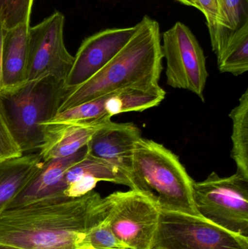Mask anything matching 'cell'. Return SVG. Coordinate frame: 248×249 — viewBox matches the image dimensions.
<instances>
[{
  "label": "cell",
  "instance_id": "17",
  "mask_svg": "<svg viewBox=\"0 0 248 249\" xmlns=\"http://www.w3.org/2000/svg\"><path fill=\"white\" fill-rule=\"evenodd\" d=\"M232 121V149L231 157L237 165V173L248 178V89L239 105L231 111Z\"/></svg>",
  "mask_w": 248,
  "mask_h": 249
},
{
  "label": "cell",
  "instance_id": "28",
  "mask_svg": "<svg viewBox=\"0 0 248 249\" xmlns=\"http://www.w3.org/2000/svg\"><path fill=\"white\" fill-rule=\"evenodd\" d=\"M0 249H22L19 248H16V247H10V246L3 245V244H0Z\"/></svg>",
  "mask_w": 248,
  "mask_h": 249
},
{
  "label": "cell",
  "instance_id": "27",
  "mask_svg": "<svg viewBox=\"0 0 248 249\" xmlns=\"http://www.w3.org/2000/svg\"><path fill=\"white\" fill-rule=\"evenodd\" d=\"M177 1H180L181 3L185 4V5L189 6V7H194L199 10V7H198L196 0H177Z\"/></svg>",
  "mask_w": 248,
  "mask_h": 249
},
{
  "label": "cell",
  "instance_id": "11",
  "mask_svg": "<svg viewBox=\"0 0 248 249\" xmlns=\"http://www.w3.org/2000/svg\"><path fill=\"white\" fill-rule=\"evenodd\" d=\"M141 138V130L135 124L111 121L93 135L86 147L89 155L109 162L128 178L134 147Z\"/></svg>",
  "mask_w": 248,
  "mask_h": 249
},
{
  "label": "cell",
  "instance_id": "2",
  "mask_svg": "<svg viewBox=\"0 0 248 249\" xmlns=\"http://www.w3.org/2000/svg\"><path fill=\"white\" fill-rule=\"evenodd\" d=\"M163 59L160 24L144 16L128 43L103 68L66 90L58 112L128 88L159 84Z\"/></svg>",
  "mask_w": 248,
  "mask_h": 249
},
{
  "label": "cell",
  "instance_id": "20",
  "mask_svg": "<svg viewBox=\"0 0 248 249\" xmlns=\"http://www.w3.org/2000/svg\"><path fill=\"white\" fill-rule=\"evenodd\" d=\"M165 95V91L159 84L133 86L119 90L115 95L118 115L143 112L158 106L164 100Z\"/></svg>",
  "mask_w": 248,
  "mask_h": 249
},
{
  "label": "cell",
  "instance_id": "25",
  "mask_svg": "<svg viewBox=\"0 0 248 249\" xmlns=\"http://www.w3.org/2000/svg\"><path fill=\"white\" fill-rule=\"evenodd\" d=\"M230 31L235 32L248 23V0H227Z\"/></svg>",
  "mask_w": 248,
  "mask_h": 249
},
{
  "label": "cell",
  "instance_id": "18",
  "mask_svg": "<svg viewBox=\"0 0 248 249\" xmlns=\"http://www.w3.org/2000/svg\"><path fill=\"white\" fill-rule=\"evenodd\" d=\"M199 11L206 18L213 51L216 57L221 53L229 38L234 32L230 31V14L227 0H196Z\"/></svg>",
  "mask_w": 248,
  "mask_h": 249
},
{
  "label": "cell",
  "instance_id": "3",
  "mask_svg": "<svg viewBox=\"0 0 248 249\" xmlns=\"http://www.w3.org/2000/svg\"><path fill=\"white\" fill-rule=\"evenodd\" d=\"M128 178L130 189L149 199L160 212L200 216L193 200L195 181L179 157L161 143L142 137L135 143Z\"/></svg>",
  "mask_w": 248,
  "mask_h": 249
},
{
  "label": "cell",
  "instance_id": "16",
  "mask_svg": "<svg viewBox=\"0 0 248 249\" xmlns=\"http://www.w3.org/2000/svg\"><path fill=\"white\" fill-rule=\"evenodd\" d=\"M86 153L85 146L74 155L44 162L42 169L32 182L10 203L27 201L64 191L66 173L72 165L83 159Z\"/></svg>",
  "mask_w": 248,
  "mask_h": 249
},
{
  "label": "cell",
  "instance_id": "9",
  "mask_svg": "<svg viewBox=\"0 0 248 249\" xmlns=\"http://www.w3.org/2000/svg\"><path fill=\"white\" fill-rule=\"evenodd\" d=\"M64 14L55 12L29 28L27 81L51 77L64 82L66 78L74 57L64 42Z\"/></svg>",
  "mask_w": 248,
  "mask_h": 249
},
{
  "label": "cell",
  "instance_id": "24",
  "mask_svg": "<svg viewBox=\"0 0 248 249\" xmlns=\"http://www.w3.org/2000/svg\"><path fill=\"white\" fill-rule=\"evenodd\" d=\"M23 155L0 99V162Z\"/></svg>",
  "mask_w": 248,
  "mask_h": 249
},
{
  "label": "cell",
  "instance_id": "22",
  "mask_svg": "<svg viewBox=\"0 0 248 249\" xmlns=\"http://www.w3.org/2000/svg\"><path fill=\"white\" fill-rule=\"evenodd\" d=\"M33 0H0V21L4 30L30 23Z\"/></svg>",
  "mask_w": 248,
  "mask_h": 249
},
{
  "label": "cell",
  "instance_id": "23",
  "mask_svg": "<svg viewBox=\"0 0 248 249\" xmlns=\"http://www.w3.org/2000/svg\"><path fill=\"white\" fill-rule=\"evenodd\" d=\"M83 246L93 249H128L114 235L106 218L87 232L80 247Z\"/></svg>",
  "mask_w": 248,
  "mask_h": 249
},
{
  "label": "cell",
  "instance_id": "29",
  "mask_svg": "<svg viewBox=\"0 0 248 249\" xmlns=\"http://www.w3.org/2000/svg\"><path fill=\"white\" fill-rule=\"evenodd\" d=\"M77 249H93L90 248V247H84V246H83V247H79V248Z\"/></svg>",
  "mask_w": 248,
  "mask_h": 249
},
{
  "label": "cell",
  "instance_id": "1",
  "mask_svg": "<svg viewBox=\"0 0 248 249\" xmlns=\"http://www.w3.org/2000/svg\"><path fill=\"white\" fill-rule=\"evenodd\" d=\"M108 211L106 197L94 191L80 197L58 192L10 203L0 210V244L22 249H77Z\"/></svg>",
  "mask_w": 248,
  "mask_h": 249
},
{
  "label": "cell",
  "instance_id": "26",
  "mask_svg": "<svg viewBox=\"0 0 248 249\" xmlns=\"http://www.w3.org/2000/svg\"><path fill=\"white\" fill-rule=\"evenodd\" d=\"M4 26L0 21V93L3 90V80H2V50H3V39L4 35Z\"/></svg>",
  "mask_w": 248,
  "mask_h": 249
},
{
  "label": "cell",
  "instance_id": "21",
  "mask_svg": "<svg viewBox=\"0 0 248 249\" xmlns=\"http://www.w3.org/2000/svg\"><path fill=\"white\" fill-rule=\"evenodd\" d=\"M107 97L108 95L95 100L73 107L63 112H58L50 121L45 124H66V123L89 121V120L98 119L105 116H109L106 111V102Z\"/></svg>",
  "mask_w": 248,
  "mask_h": 249
},
{
  "label": "cell",
  "instance_id": "13",
  "mask_svg": "<svg viewBox=\"0 0 248 249\" xmlns=\"http://www.w3.org/2000/svg\"><path fill=\"white\" fill-rule=\"evenodd\" d=\"M99 181H109L131 187L125 174L109 162L86 153L84 158L66 173L64 193L69 197H80L93 191Z\"/></svg>",
  "mask_w": 248,
  "mask_h": 249
},
{
  "label": "cell",
  "instance_id": "15",
  "mask_svg": "<svg viewBox=\"0 0 248 249\" xmlns=\"http://www.w3.org/2000/svg\"><path fill=\"white\" fill-rule=\"evenodd\" d=\"M38 153H29L0 162V210L16 199L42 169Z\"/></svg>",
  "mask_w": 248,
  "mask_h": 249
},
{
  "label": "cell",
  "instance_id": "5",
  "mask_svg": "<svg viewBox=\"0 0 248 249\" xmlns=\"http://www.w3.org/2000/svg\"><path fill=\"white\" fill-rule=\"evenodd\" d=\"M193 200L201 217L248 238V178L237 173L221 177L213 171L203 181H194Z\"/></svg>",
  "mask_w": 248,
  "mask_h": 249
},
{
  "label": "cell",
  "instance_id": "6",
  "mask_svg": "<svg viewBox=\"0 0 248 249\" xmlns=\"http://www.w3.org/2000/svg\"><path fill=\"white\" fill-rule=\"evenodd\" d=\"M150 249H248V238L201 216L160 212Z\"/></svg>",
  "mask_w": 248,
  "mask_h": 249
},
{
  "label": "cell",
  "instance_id": "19",
  "mask_svg": "<svg viewBox=\"0 0 248 249\" xmlns=\"http://www.w3.org/2000/svg\"><path fill=\"white\" fill-rule=\"evenodd\" d=\"M221 73L241 75L248 70V23L234 32L217 56Z\"/></svg>",
  "mask_w": 248,
  "mask_h": 249
},
{
  "label": "cell",
  "instance_id": "10",
  "mask_svg": "<svg viewBox=\"0 0 248 249\" xmlns=\"http://www.w3.org/2000/svg\"><path fill=\"white\" fill-rule=\"evenodd\" d=\"M136 30L132 27L100 31L82 42L64 82L66 90L80 86L105 67L128 43Z\"/></svg>",
  "mask_w": 248,
  "mask_h": 249
},
{
  "label": "cell",
  "instance_id": "7",
  "mask_svg": "<svg viewBox=\"0 0 248 249\" xmlns=\"http://www.w3.org/2000/svg\"><path fill=\"white\" fill-rule=\"evenodd\" d=\"M162 53L167 62V84L195 93L204 102L208 80L206 58L196 36L182 22L163 33Z\"/></svg>",
  "mask_w": 248,
  "mask_h": 249
},
{
  "label": "cell",
  "instance_id": "8",
  "mask_svg": "<svg viewBox=\"0 0 248 249\" xmlns=\"http://www.w3.org/2000/svg\"><path fill=\"white\" fill-rule=\"evenodd\" d=\"M106 198V220L118 241L128 249H151L160 219L157 206L132 190L116 192Z\"/></svg>",
  "mask_w": 248,
  "mask_h": 249
},
{
  "label": "cell",
  "instance_id": "4",
  "mask_svg": "<svg viewBox=\"0 0 248 249\" xmlns=\"http://www.w3.org/2000/svg\"><path fill=\"white\" fill-rule=\"evenodd\" d=\"M66 91L64 82L48 77L1 92L0 99L23 154L40 149L42 125L58 113Z\"/></svg>",
  "mask_w": 248,
  "mask_h": 249
},
{
  "label": "cell",
  "instance_id": "14",
  "mask_svg": "<svg viewBox=\"0 0 248 249\" xmlns=\"http://www.w3.org/2000/svg\"><path fill=\"white\" fill-rule=\"evenodd\" d=\"M22 23L4 32L2 50L3 90H11L27 81L29 29Z\"/></svg>",
  "mask_w": 248,
  "mask_h": 249
},
{
  "label": "cell",
  "instance_id": "12",
  "mask_svg": "<svg viewBox=\"0 0 248 249\" xmlns=\"http://www.w3.org/2000/svg\"><path fill=\"white\" fill-rule=\"evenodd\" d=\"M105 116L98 119L66 124H45L43 143L39 154L44 162L66 158L85 147L93 135L112 121Z\"/></svg>",
  "mask_w": 248,
  "mask_h": 249
}]
</instances>
